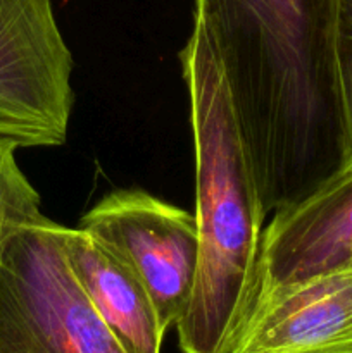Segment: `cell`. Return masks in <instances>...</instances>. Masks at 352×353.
<instances>
[{
    "instance_id": "ba28073f",
    "label": "cell",
    "mask_w": 352,
    "mask_h": 353,
    "mask_svg": "<svg viewBox=\"0 0 352 353\" xmlns=\"http://www.w3.org/2000/svg\"><path fill=\"white\" fill-rule=\"evenodd\" d=\"M64 250L86 299L123 350L161 353L166 333L135 272L79 228H64Z\"/></svg>"
},
{
    "instance_id": "30bf717a",
    "label": "cell",
    "mask_w": 352,
    "mask_h": 353,
    "mask_svg": "<svg viewBox=\"0 0 352 353\" xmlns=\"http://www.w3.org/2000/svg\"><path fill=\"white\" fill-rule=\"evenodd\" d=\"M333 69L344 147L342 165H352V0H337L335 7Z\"/></svg>"
},
{
    "instance_id": "8992f818",
    "label": "cell",
    "mask_w": 352,
    "mask_h": 353,
    "mask_svg": "<svg viewBox=\"0 0 352 353\" xmlns=\"http://www.w3.org/2000/svg\"><path fill=\"white\" fill-rule=\"evenodd\" d=\"M231 353H352V261L259 292Z\"/></svg>"
},
{
    "instance_id": "5b68a950",
    "label": "cell",
    "mask_w": 352,
    "mask_h": 353,
    "mask_svg": "<svg viewBox=\"0 0 352 353\" xmlns=\"http://www.w3.org/2000/svg\"><path fill=\"white\" fill-rule=\"evenodd\" d=\"M78 228L135 272L164 333L176 326L190 302L199 268L195 216L144 190H116L90 209Z\"/></svg>"
},
{
    "instance_id": "52a82bcc",
    "label": "cell",
    "mask_w": 352,
    "mask_h": 353,
    "mask_svg": "<svg viewBox=\"0 0 352 353\" xmlns=\"http://www.w3.org/2000/svg\"><path fill=\"white\" fill-rule=\"evenodd\" d=\"M351 261L352 165H342L302 200L273 212L262 234L255 296Z\"/></svg>"
},
{
    "instance_id": "3957f363",
    "label": "cell",
    "mask_w": 352,
    "mask_h": 353,
    "mask_svg": "<svg viewBox=\"0 0 352 353\" xmlns=\"http://www.w3.org/2000/svg\"><path fill=\"white\" fill-rule=\"evenodd\" d=\"M64 228L41 216L0 250V353H126L79 286Z\"/></svg>"
},
{
    "instance_id": "7a4b0ae2",
    "label": "cell",
    "mask_w": 352,
    "mask_h": 353,
    "mask_svg": "<svg viewBox=\"0 0 352 353\" xmlns=\"http://www.w3.org/2000/svg\"><path fill=\"white\" fill-rule=\"evenodd\" d=\"M179 65L195 154L199 268L175 327L183 353H231L255 299L268 214L223 68L200 24L179 50Z\"/></svg>"
},
{
    "instance_id": "277c9868",
    "label": "cell",
    "mask_w": 352,
    "mask_h": 353,
    "mask_svg": "<svg viewBox=\"0 0 352 353\" xmlns=\"http://www.w3.org/2000/svg\"><path fill=\"white\" fill-rule=\"evenodd\" d=\"M72 68L52 0H0V137L21 148L64 143Z\"/></svg>"
},
{
    "instance_id": "9c48e42d",
    "label": "cell",
    "mask_w": 352,
    "mask_h": 353,
    "mask_svg": "<svg viewBox=\"0 0 352 353\" xmlns=\"http://www.w3.org/2000/svg\"><path fill=\"white\" fill-rule=\"evenodd\" d=\"M16 141L0 137V250L10 233L41 217L40 193L19 168Z\"/></svg>"
},
{
    "instance_id": "6da1fadb",
    "label": "cell",
    "mask_w": 352,
    "mask_h": 353,
    "mask_svg": "<svg viewBox=\"0 0 352 353\" xmlns=\"http://www.w3.org/2000/svg\"><path fill=\"white\" fill-rule=\"evenodd\" d=\"M337 0H195L248 154L300 162L340 137L333 69Z\"/></svg>"
}]
</instances>
